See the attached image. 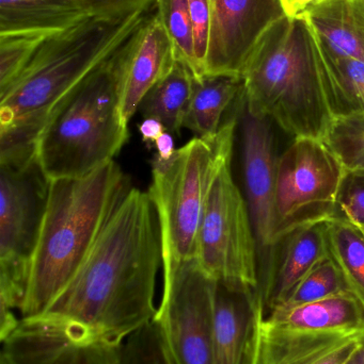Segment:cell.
<instances>
[{
	"instance_id": "obj_12",
	"label": "cell",
	"mask_w": 364,
	"mask_h": 364,
	"mask_svg": "<svg viewBox=\"0 0 364 364\" xmlns=\"http://www.w3.org/2000/svg\"><path fill=\"white\" fill-rule=\"evenodd\" d=\"M1 344L0 364H113L121 346L45 314L21 318Z\"/></svg>"
},
{
	"instance_id": "obj_14",
	"label": "cell",
	"mask_w": 364,
	"mask_h": 364,
	"mask_svg": "<svg viewBox=\"0 0 364 364\" xmlns=\"http://www.w3.org/2000/svg\"><path fill=\"white\" fill-rule=\"evenodd\" d=\"M264 304L258 288L215 280L213 363L259 364Z\"/></svg>"
},
{
	"instance_id": "obj_19",
	"label": "cell",
	"mask_w": 364,
	"mask_h": 364,
	"mask_svg": "<svg viewBox=\"0 0 364 364\" xmlns=\"http://www.w3.org/2000/svg\"><path fill=\"white\" fill-rule=\"evenodd\" d=\"M316 36L323 87L333 119L364 115L363 62L343 55Z\"/></svg>"
},
{
	"instance_id": "obj_10",
	"label": "cell",
	"mask_w": 364,
	"mask_h": 364,
	"mask_svg": "<svg viewBox=\"0 0 364 364\" xmlns=\"http://www.w3.org/2000/svg\"><path fill=\"white\" fill-rule=\"evenodd\" d=\"M346 173L324 140L294 139L292 145L278 158L276 240L299 225L333 218Z\"/></svg>"
},
{
	"instance_id": "obj_15",
	"label": "cell",
	"mask_w": 364,
	"mask_h": 364,
	"mask_svg": "<svg viewBox=\"0 0 364 364\" xmlns=\"http://www.w3.org/2000/svg\"><path fill=\"white\" fill-rule=\"evenodd\" d=\"M241 134L245 198L259 250H269L277 237L275 192L279 157L276 156L275 138L269 119H256L246 110Z\"/></svg>"
},
{
	"instance_id": "obj_35",
	"label": "cell",
	"mask_w": 364,
	"mask_h": 364,
	"mask_svg": "<svg viewBox=\"0 0 364 364\" xmlns=\"http://www.w3.org/2000/svg\"><path fill=\"white\" fill-rule=\"evenodd\" d=\"M318 0H280L286 16L294 17L303 14L309 6Z\"/></svg>"
},
{
	"instance_id": "obj_8",
	"label": "cell",
	"mask_w": 364,
	"mask_h": 364,
	"mask_svg": "<svg viewBox=\"0 0 364 364\" xmlns=\"http://www.w3.org/2000/svg\"><path fill=\"white\" fill-rule=\"evenodd\" d=\"M269 314L261 326L259 364H314L364 328L363 303L350 291Z\"/></svg>"
},
{
	"instance_id": "obj_32",
	"label": "cell",
	"mask_w": 364,
	"mask_h": 364,
	"mask_svg": "<svg viewBox=\"0 0 364 364\" xmlns=\"http://www.w3.org/2000/svg\"><path fill=\"white\" fill-rule=\"evenodd\" d=\"M360 336V335H359ZM359 336L355 339L350 340L348 343L340 346L337 350L331 352V354L320 359L314 364H346L352 358L353 354L358 346Z\"/></svg>"
},
{
	"instance_id": "obj_21",
	"label": "cell",
	"mask_w": 364,
	"mask_h": 364,
	"mask_svg": "<svg viewBox=\"0 0 364 364\" xmlns=\"http://www.w3.org/2000/svg\"><path fill=\"white\" fill-rule=\"evenodd\" d=\"M243 90L241 76L203 75L194 78L183 128L200 138L216 136L222 126V115L234 105Z\"/></svg>"
},
{
	"instance_id": "obj_27",
	"label": "cell",
	"mask_w": 364,
	"mask_h": 364,
	"mask_svg": "<svg viewBox=\"0 0 364 364\" xmlns=\"http://www.w3.org/2000/svg\"><path fill=\"white\" fill-rule=\"evenodd\" d=\"M156 13L177 51L196 75L194 34L190 21L188 0H156Z\"/></svg>"
},
{
	"instance_id": "obj_7",
	"label": "cell",
	"mask_w": 364,
	"mask_h": 364,
	"mask_svg": "<svg viewBox=\"0 0 364 364\" xmlns=\"http://www.w3.org/2000/svg\"><path fill=\"white\" fill-rule=\"evenodd\" d=\"M51 181L36 149L0 153V331L19 323Z\"/></svg>"
},
{
	"instance_id": "obj_36",
	"label": "cell",
	"mask_w": 364,
	"mask_h": 364,
	"mask_svg": "<svg viewBox=\"0 0 364 364\" xmlns=\"http://www.w3.org/2000/svg\"><path fill=\"white\" fill-rule=\"evenodd\" d=\"M346 364H364V328L359 336L358 346L353 354L352 358Z\"/></svg>"
},
{
	"instance_id": "obj_30",
	"label": "cell",
	"mask_w": 364,
	"mask_h": 364,
	"mask_svg": "<svg viewBox=\"0 0 364 364\" xmlns=\"http://www.w3.org/2000/svg\"><path fill=\"white\" fill-rule=\"evenodd\" d=\"M333 218L364 225V172L346 173Z\"/></svg>"
},
{
	"instance_id": "obj_3",
	"label": "cell",
	"mask_w": 364,
	"mask_h": 364,
	"mask_svg": "<svg viewBox=\"0 0 364 364\" xmlns=\"http://www.w3.org/2000/svg\"><path fill=\"white\" fill-rule=\"evenodd\" d=\"M130 190L113 160L85 176L51 181L21 318L41 316L61 294Z\"/></svg>"
},
{
	"instance_id": "obj_18",
	"label": "cell",
	"mask_w": 364,
	"mask_h": 364,
	"mask_svg": "<svg viewBox=\"0 0 364 364\" xmlns=\"http://www.w3.org/2000/svg\"><path fill=\"white\" fill-rule=\"evenodd\" d=\"M89 15L81 0H0V36H51Z\"/></svg>"
},
{
	"instance_id": "obj_6",
	"label": "cell",
	"mask_w": 364,
	"mask_h": 364,
	"mask_svg": "<svg viewBox=\"0 0 364 364\" xmlns=\"http://www.w3.org/2000/svg\"><path fill=\"white\" fill-rule=\"evenodd\" d=\"M237 117L222 124L211 138L194 136L168 161L152 162L149 194L162 229V259L192 260L212 188L232 160Z\"/></svg>"
},
{
	"instance_id": "obj_22",
	"label": "cell",
	"mask_w": 364,
	"mask_h": 364,
	"mask_svg": "<svg viewBox=\"0 0 364 364\" xmlns=\"http://www.w3.org/2000/svg\"><path fill=\"white\" fill-rule=\"evenodd\" d=\"M196 75L183 60L177 59L172 70L156 83L139 106L145 119L162 122L167 132L179 136L192 98Z\"/></svg>"
},
{
	"instance_id": "obj_25",
	"label": "cell",
	"mask_w": 364,
	"mask_h": 364,
	"mask_svg": "<svg viewBox=\"0 0 364 364\" xmlns=\"http://www.w3.org/2000/svg\"><path fill=\"white\" fill-rule=\"evenodd\" d=\"M346 291H350V289L343 274L331 260V257H328L318 263L297 284L294 290L288 295L286 303L281 306L292 307L313 303Z\"/></svg>"
},
{
	"instance_id": "obj_33",
	"label": "cell",
	"mask_w": 364,
	"mask_h": 364,
	"mask_svg": "<svg viewBox=\"0 0 364 364\" xmlns=\"http://www.w3.org/2000/svg\"><path fill=\"white\" fill-rule=\"evenodd\" d=\"M167 132L162 122L156 119L147 117L142 121L139 125V132H140L141 138L143 142L147 145L155 144L156 140Z\"/></svg>"
},
{
	"instance_id": "obj_24",
	"label": "cell",
	"mask_w": 364,
	"mask_h": 364,
	"mask_svg": "<svg viewBox=\"0 0 364 364\" xmlns=\"http://www.w3.org/2000/svg\"><path fill=\"white\" fill-rule=\"evenodd\" d=\"M113 364H177L155 318L126 338Z\"/></svg>"
},
{
	"instance_id": "obj_4",
	"label": "cell",
	"mask_w": 364,
	"mask_h": 364,
	"mask_svg": "<svg viewBox=\"0 0 364 364\" xmlns=\"http://www.w3.org/2000/svg\"><path fill=\"white\" fill-rule=\"evenodd\" d=\"M244 107L293 138L324 140L333 123L318 36L305 15H284L264 32L244 68Z\"/></svg>"
},
{
	"instance_id": "obj_9",
	"label": "cell",
	"mask_w": 364,
	"mask_h": 364,
	"mask_svg": "<svg viewBox=\"0 0 364 364\" xmlns=\"http://www.w3.org/2000/svg\"><path fill=\"white\" fill-rule=\"evenodd\" d=\"M258 250L247 201L228 162L212 188L194 259L213 279L243 282L259 289Z\"/></svg>"
},
{
	"instance_id": "obj_1",
	"label": "cell",
	"mask_w": 364,
	"mask_h": 364,
	"mask_svg": "<svg viewBox=\"0 0 364 364\" xmlns=\"http://www.w3.org/2000/svg\"><path fill=\"white\" fill-rule=\"evenodd\" d=\"M162 264L160 216L149 192L132 188L72 282L45 316L121 344L155 318Z\"/></svg>"
},
{
	"instance_id": "obj_11",
	"label": "cell",
	"mask_w": 364,
	"mask_h": 364,
	"mask_svg": "<svg viewBox=\"0 0 364 364\" xmlns=\"http://www.w3.org/2000/svg\"><path fill=\"white\" fill-rule=\"evenodd\" d=\"M164 293L155 320L177 364L213 363L215 279L196 259H162Z\"/></svg>"
},
{
	"instance_id": "obj_16",
	"label": "cell",
	"mask_w": 364,
	"mask_h": 364,
	"mask_svg": "<svg viewBox=\"0 0 364 364\" xmlns=\"http://www.w3.org/2000/svg\"><path fill=\"white\" fill-rule=\"evenodd\" d=\"M328 218L312 220L282 233L269 247V262L259 277L265 314L284 305L299 282L328 258Z\"/></svg>"
},
{
	"instance_id": "obj_29",
	"label": "cell",
	"mask_w": 364,
	"mask_h": 364,
	"mask_svg": "<svg viewBox=\"0 0 364 364\" xmlns=\"http://www.w3.org/2000/svg\"><path fill=\"white\" fill-rule=\"evenodd\" d=\"M188 8L194 34L196 78H200L205 75V63L211 38V2L209 0H188Z\"/></svg>"
},
{
	"instance_id": "obj_23",
	"label": "cell",
	"mask_w": 364,
	"mask_h": 364,
	"mask_svg": "<svg viewBox=\"0 0 364 364\" xmlns=\"http://www.w3.org/2000/svg\"><path fill=\"white\" fill-rule=\"evenodd\" d=\"M326 243L331 260L350 291L364 304V235L358 225L343 218L327 220Z\"/></svg>"
},
{
	"instance_id": "obj_13",
	"label": "cell",
	"mask_w": 364,
	"mask_h": 364,
	"mask_svg": "<svg viewBox=\"0 0 364 364\" xmlns=\"http://www.w3.org/2000/svg\"><path fill=\"white\" fill-rule=\"evenodd\" d=\"M212 29L205 75L241 76L258 41L286 15L280 0H209Z\"/></svg>"
},
{
	"instance_id": "obj_34",
	"label": "cell",
	"mask_w": 364,
	"mask_h": 364,
	"mask_svg": "<svg viewBox=\"0 0 364 364\" xmlns=\"http://www.w3.org/2000/svg\"><path fill=\"white\" fill-rule=\"evenodd\" d=\"M156 151L157 155L156 157L162 161H168L175 155V140H173L172 134L170 132H165L155 142Z\"/></svg>"
},
{
	"instance_id": "obj_5",
	"label": "cell",
	"mask_w": 364,
	"mask_h": 364,
	"mask_svg": "<svg viewBox=\"0 0 364 364\" xmlns=\"http://www.w3.org/2000/svg\"><path fill=\"white\" fill-rule=\"evenodd\" d=\"M135 32L59 102L43 126L36 155L49 181L85 176L113 161L128 142L120 85Z\"/></svg>"
},
{
	"instance_id": "obj_28",
	"label": "cell",
	"mask_w": 364,
	"mask_h": 364,
	"mask_svg": "<svg viewBox=\"0 0 364 364\" xmlns=\"http://www.w3.org/2000/svg\"><path fill=\"white\" fill-rule=\"evenodd\" d=\"M46 34L0 36V92L8 89L27 68Z\"/></svg>"
},
{
	"instance_id": "obj_20",
	"label": "cell",
	"mask_w": 364,
	"mask_h": 364,
	"mask_svg": "<svg viewBox=\"0 0 364 364\" xmlns=\"http://www.w3.org/2000/svg\"><path fill=\"white\" fill-rule=\"evenodd\" d=\"M303 15L333 48L364 63V0H318Z\"/></svg>"
},
{
	"instance_id": "obj_37",
	"label": "cell",
	"mask_w": 364,
	"mask_h": 364,
	"mask_svg": "<svg viewBox=\"0 0 364 364\" xmlns=\"http://www.w3.org/2000/svg\"><path fill=\"white\" fill-rule=\"evenodd\" d=\"M359 228H360V230L363 231V235H364V225H358Z\"/></svg>"
},
{
	"instance_id": "obj_31",
	"label": "cell",
	"mask_w": 364,
	"mask_h": 364,
	"mask_svg": "<svg viewBox=\"0 0 364 364\" xmlns=\"http://www.w3.org/2000/svg\"><path fill=\"white\" fill-rule=\"evenodd\" d=\"M91 15L119 12L155 0H81Z\"/></svg>"
},
{
	"instance_id": "obj_26",
	"label": "cell",
	"mask_w": 364,
	"mask_h": 364,
	"mask_svg": "<svg viewBox=\"0 0 364 364\" xmlns=\"http://www.w3.org/2000/svg\"><path fill=\"white\" fill-rule=\"evenodd\" d=\"M324 142L346 172H364V115L333 119Z\"/></svg>"
},
{
	"instance_id": "obj_2",
	"label": "cell",
	"mask_w": 364,
	"mask_h": 364,
	"mask_svg": "<svg viewBox=\"0 0 364 364\" xmlns=\"http://www.w3.org/2000/svg\"><path fill=\"white\" fill-rule=\"evenodd\" d=\"M155 2L89 15L49 36L23 74L0 92V151L34 149L53 109L147 21Z\"/></svg>"
},
{
	"instance_id": "obj_17",
	"label": "cell",
	"mask_w": 364,
	"mask_h": 364,
	"mask_svg": "<svg viewBox=\"0 0 364 364\" xmlns=\"http://www.w3.org/2000/svg\"><path fill=\"white\" fill-rule=\"evenodd\" d=\"M177 60L175 45L155 9L135 32L122 75L120 107L126 123H130L147 92L172 70Z\"/></svg>"
}]
</instances>
